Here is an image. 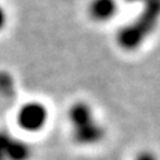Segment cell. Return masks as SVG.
Instances as JSON below:
<instances>
[{"mask_svg": "<svg viewBox=\"0 0 160 160\" xmlns=\"http://www.w3.org/2000/svg\"><path fill=\"white\" fill-rule=\"evenodd\" d=\"M126 3H129V4H138V3H141V4H144L146 0H125Z\"/></svg>", "mask_w": 160, "mask_h": 160, "instance_id": "10", "label": "cell"}, {"mask_svg": "<svg viewBox=\"0 0 160 160\" xmlns=\"http://www.w3.org/2000/svg\"><path fill=\"white\" fill-rule=\"evenodd\" d=\"M49 118L48 108L39 101L23 103L17 112V125L27 132H38L46 128Z\"/></svg>", "mask_w": 160, "mask_h": 160, "instance_id": "2", "label": "cell"}, {"mask_svg": "<svg viewBox=\"0 0 160 160\" xmlns=\"http://www.w3.org/2000/svg\"><path fill=\"white\" fill-rule=\"evenodd\" d=\"M135 160H158L156 156L150 151H141L136 155Z\"/></svg>", "mask_w": 160, "mask_h": 160, "instance_id": "8", "label": "cell"}, {"mask_svg": "<svg viewBox=\"0 0 160 160\" xmlns=\"http://www.w3.org/2000/svg\"><path fill=\"white\" fill-rule=\"evenodd\" d=\"M160 12L159 0H146L140 13L116 33V43L122 51L134 52L139 49L158 25Z\"/></svg>", "mask_w": 160, "mask_h": 160, "instance_id": "1", "label": "cell"}, {"mask_svg": "<svg viewBox=\"0 0 160 160\" xmlns=\"http://www.w3.org/2000/svg\"><path fill=\"white\" fill-rule=\"evenodd\" d=\"M10 134L7 131L0 130V160H8V140Z\"/></svg>", "mask_w": 160, "mask_h": 160, "instance_id": "7", "label": "cell"}, {"mask_svg": "<svg viewBox=\"0 0 160 160\" xmlns=\"http://www.w3.org/2000/svg\"><path fill=\"white\" fill-rule=\"evenodd\" d=\"M15 90L14 78L9 72H0V93L4 96H12Z\"/></svg>", "mask_w": 160, "mask_h": 160, "instance_id": "6", "label": "cell"}, {"mask_svg": "<svg viewBox=\"0 0 160 160\" xmlns=\"http://www.w3.org/2000/svg\"><path fill=\"white\" fill-rule=\"evenodd\" d=\"M7 23H8V14H7L5 9L0 5V32L5 28Z\"/></svg>", "mask_w": 160, "mask_h": 160, "instance_id": "9", "label": "cell"}, {"mask_svg": "<svg viewBox=\"0 0 160 160\" xmlns=\"http://www.w3.org/2000/svg\"><path fill=\"white\" fill-rule=\"evenodd\" d=\"M8 160H30L33 158V149L23 139L15 138L10 134L8 140Z\"/></svg>", "mask_w": 160, "mask_h": 160, "instance_id": "5", "label": "cell"}, {"mask_svg": "<svg viewBox=\"0 0 160 160\" xmlns=\"http://www.w3.org/2000/svg\"><path fill=\"white\" fill-rule=\"evenodd\" d=\"M105 136H106V130L96 120V117L83 124L72 126L73 141L82 146L97 145L105 139Z\"/></svg>", "mask_w": 160, "mask_h": 160, "instance_id": "3", "label": "cell"}, {"mask_svg": "<svg viewBox=\"0 0 160 160\" xmlns=\"http://www.w3.org/2000/svg\"><path fill=\"white\" fill-rule=\"evenodd\" d=\"M117 12V0H91L88 4V15L97 23H106L112 20Z\"/></svg>", "mask_w": 160, "mask_h": 160, "instance_id": "4", "label": "cell"}]
</instances>
